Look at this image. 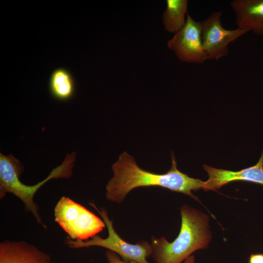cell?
Listing matches in <instances>:
<instances>
[{
    "instance_id": "6da1fadb",
    "label": "cell",
    "mask_w": 263,
    "mask_h": 263,
    "mask_svg": "<svg viewBox=\"0 0 263 263\" xmlns=\"http://www.w3.org/2000/svg\"><path fill=\"white\" fill-rule=\"evenodd\" d=\"M171 166L165 173L158 174L140 168L134 158L124 151L112 167L113 175L106 187V198L110 202L122 203L132 189L143 187H158L183 193L196 201L192 192L203 189L204 181L189 177L177 168L174 152L171 151Z\"/></svg>"
},
{
    "instance_id": "7a4b0ae2",
    "label": "cell",
    "mask_w": 263,
    "mask_h": 263,
    "mask_svg": "<svg viewBox=\"0 0 263 263\" xmlns=\"http://www.w3.org/2000/svg\"><path fill=\"white\" fill-rule=\"evenodd\" d=\"M179 233L172 242L152 236L151 256L155 263H183L196 250L207 248L212 238L209 216L187 205L181 207Z\"/></svg>"
},
{
    "instance_id": "3957f363",
    "label": "cell",
    "mask_w": 263,
    "mask_h": 263,
    "mask_svg": "<svg viewBox=\"0 0 263 263\" xmlns=\"http://www.w3.org/2000/svg\"><path fill=\"white\" fill-rule=\"evenodd\" d=\"M75 152L67 154L60 165L54 169L42 181L33 186L24 184L19 180L24 167L12 154L5 156L0 153V199L7 193H12L23 203L25 211L30 212L38 223L43 227V223L38 210L39 207L34 200L36 193L44 184L52 179L69 178L73 174V168L75 160Z\"/></svg>"
},
{
    "instance_id": "277c9868",
    "label": "cell",
    "mask_w": 263,
    "mask_h": 263,
    "mask_svg": "<svg viewBox=\"0 0 263 263\" xmlns=\"http://www.w3.org/2000/svg\"><path fill=\"white\" fill-rule=\"evenodd\" d=\"M55 221L75 241H86L106 226L103 220L69 197H61L54 208Z\"/></svg>"
},
{
    "instance_id": "5b68a950",
    "label": "cell",
    "mask_w": 263,
    "mask_h": 263,
    "mask_svg": "<svg viewBox=\"0 0 263 263\" xmlns=\"http://www.w3.org/2000/svg\"><path fill=\"white\" fill-rule=\"evenodd\" d=\"M99 214L105 223L108 236L102 238L96 235L86 241L72 240L67 237L65 243L72 248H81L91 246H99L113 251L120 256L125 261H134L138 263H150L147 258L152 255L150 244L140 241L136 244H131L123 240L115 231L113 222L108 216V211L104 207L98 208L93 202L89 203Z\"/></svg>"
},
{
    "instance_id": "8992f818",
    "label": "cell",
    "mask_w": 263,
    "mask_h": 263,
    "mask_svg": "<svg viewBox=\"0 0 263 263\" xmlns=\"http://www.w3.org/2000/svg\"><path fill=\"white\" fill-rule=\"evenodd\" d=\"M222 11L211 13L202 21L201 37L208 59L218 60L229 53L228 45L248 32L240 28L225 29L221 22Z\"/></svg>"
},
{
    "instance_id": "52a82bcc",
    "label": "cell",
    "mask_w": 263,
    "mask_h": 263,
    "mask_svg": "<svg viewBox=\"0 0 263 263\" xmlns=\"http://www.w3.org/2000/svg\"><path fill=\"white\" fill-rule=\"evenodd\" d=\"M202 21H197L187 14L184 27L168 41L169 48L182 61L203 64L208 59L202 41Z\"/></svg>"
},
{
    "instance_id": "ba28073f",
    "label": "cell",
    "mask_w": 263,
    "mask_h": 263,
    "mask_svg": "<svg viewBox=\"0 0 263 263\" xmlns=\"http://www.w3.org/2000/svg\"><path fill=\"white\" fill-rule=\"evenodd\" d=\"M203 168L208 178L204 181L203 190H216L232 182L244 181L263 185V150L258 162L254 166L239 171L217 169L207 165Z\"/></svg>"
},
{
    "instance_id": "9c48e42d",
    "label": "cell",
    "mask_w": 263,
    "mask_h": 263,
    "mask_svg": "<svg viewBox=\"0 0 263 263\" xmlns=\"http://www.w3.org/2000/svg\"><path fill=\"white\" fill-rule=\"evenodd\" d=\"M0 263H58L36 246L25 241L4 240L0 243Z\"/></svg>"
},
{
    "instance_id": "30bf717a",
    "label": "cell",
    "mask_w": 263,
    "mask_h": 263,
    "mask_svg": "<svg viewBox=\"0 0 263 263\" xmlns=\"http://www.w3.org/2000/svg\"><path fill=\"white\" fill-rule=\"evenodd\" d=\"M230 6L238 28L263 36V0H233Z\"/></svg>"
},
{
    "instance_id": "8fae6325",
    "label": "cell",
    "mask_w": 263,
    "mask_h": 263,
    "mask_svg": "<svg viewBox=\"0 0 263 263\" xmlns=\"http://www.w3.org/2000/svg\"><path fill=\"white\" fill-rule=\"evenodd\" d=\"M49 87L54 98L61 101L67 100L74 94L75 80L68 70L58 68L55 69L50 75Z\"/></svg>"
},
{
    "instance_id": "7c38bea8",
    "label": "cell",
    "mask_w": 263,
    "mask_h": 263,
    "mask_svg": "<svg viewBox=\"0 0 263 263\" xmlns=\"http://www.w3.org/2000/svg\"><path fill=\"white\" fill-rule=\"evenodd\" d=\"M167 8L163 14V21L166 30L176 33L185 25V16L187 13L188 0H167Z\"/></svg>"
},
{
    "instance_id": "4fadbf2b",
    "label": "cell",
    "mask_w": 263,
    "mask_h": 263,
    "mask_svg": "<svg viewBox=\"0 0 263 263\" xmlns=\"http://www.w3.org/2000/svg\"><path fill=\"white\" fill-rule=\"evenodd\" d=\"M105 255L108 263H138L134 261L122 260L118 254L109 250L106 251Z\"/></svg>"
},
{
    "instance_id": "5bb4252c",
    "label": "cell",
    "mask_w": 263,
    "mask_h": 263,
    "mask_svg": "<svg viewBox=\"0 0 263 263\" xmlns=\"http://www.w3.org/2000/svg\"><path fill=\"white\" fill-rule=\"evenodd\" d=\"M248 263H263V254H251L249 258Z\"/></svg>"
},
{
    "instance_id": "9a60e30c",
    "label": "cell",
    "mask_w": 263,
    "mask_h": 263,
    "mask_svg": "<svg viewBox=\"0 0 263 263\" xmlns=\"http://www.w3.org/2000/svg\"><path fill=\"white\" fill-rule=\"evenodd\" d=\"M195 257L193 255H191L186 259L183 263H195Z\"/></svg>"
}]
</instances>
